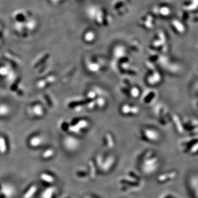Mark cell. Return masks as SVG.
<instances>
[{
	"label": "cell",
	"mask_w": 198,
	"mask_h": 198,
	"mask_svg": "<svg viewBox=\"0 0 198 198\" xmlns=\"http://www.w3.org/2000/svg\"><path fill=\"white\" fill-rule=\"evenodd\" d=\"M53 153L54 152L52 149H48L43 154V157H44V158H48V157H51V156L53 155Z\"/></svg>",
	"instance_id": "24"
},
{
	"label": "cell",
	"mask_w": 198,
	"mask_h": 198,
	"mask_svg": "<svg viewBox=\"0 0 198 198\" xmlns=\"http://www.w3.org/2000/svg\"><path fill=\"white\" fill-rule=\"evenodd\" d=\"M162 198H172L171 196H169V195H168V196H164V197H162Z\"/></svg>",
	"instance_id": "26"
},
{
	"label": "cell",
	"mask_w": 198,
	"mask_h": 198,
	"mask_svg": "<svg viewBox=\"0 0 198 198\" xmlns=\"http://www.w3.org/2000/svg\"><path fill=\"white\" fill-rule=\"evenodd\" d=\"M89 127V122L87 120L81 119L77 121L76 123L71 126L70 130L73 133H79L83 129H85Z\"/></svg>",
	"instance_id": "6"
},
{
	"label": "cell",
	"mask_w": 198,
	"mask_h": 198,
	"mask_svg": "<svg viewBox=\"0 0 198 198\" xmlns=\"http://www.w3.org/2000/svg\"><path fill=\"white\" fill-rule=\"evenodd\" d=\"M11 112L10 107L4 103L0 104V117H4L8 115Z\"/></svg>",
	"instance_id": "13"
},
{
	"label": "cell",
	"mask_w": 198,
	"mask_h": 198,
	"mask_svg": "<svg viewBox=\"0 0 198 198\" xmlns=\"http://www.w3.org/2000/svg\"><path fill=\"white\" fill-rule=\"evenodd\" d=\"M159 160L152 151H147L143 155L141 168L144 173L151 174L158 169Z\"/></svg>",
	"instance_id": "1"
},
{
	"label": "cell",
	"mask_w": 198,
	"mask_h": 198,
	"mask_svg": "<svg viewBox=\"0 0 198 198\" xmlns=\"http://www.w3.org/2000/svg\"><path fill=\"white\" fill-rule=\"evenodd\" d=\"M177 177L176 171H170L162 173L157 177V181L160 183H166L174 179Z\"/></svg>",
	"instance_id": "8"
},
{
	"label": "cell",
	"mask_w": 198,
	"mask_h": 198,
	"mask_svg": "<svg viewBox=\"0 0 198 198\" xmlns=\"http://www.w3.org/2000/svg\"><path fill=\"white\" fill-rule=\"evenodd\" d=\"M90 166V176L92 178H94L96 177V167L95 166L94 164L93 161H90L89 163Z\"/></svg>",
	"instance_id": "21"
},
{
	"label": "cell",
	"mask_w": 198,
	"mask_h": 198,
	"mask_svg": "<svg viewBox=\"0 0 198 198\" xmlns=\"http://www.w3.org/2000/svg\"><path fill=\"white\" fill-rule=\"evenodd\" d=\"M32 111L34 116L38 117L43 116L44 114V110L40 105H34V106L32 107Z\"/></svg>",
	"instance_id": "14"
},
{
	"label": "cell",
	"mask_w": 198,
	"mask_h": 198,
	"mask_svg": "<svg viewBox=\"0 0 198 198\" xmlns=\"http://www.w3.org/2000/svg\"><path fill=\"white\" fill-rule=\"evenodd\" d=\"M88 67L89 70L93 72H97V71H99V68H100L97 63H94V62H90L89 65L88 64Z\"/></svg>",
	"instance_id": "22"
},
{
	"label": "cell",
	"mask_w": 198,
	"mask_h": 198,
	"mask_svg": "<svg viewBox=\"0 0 198 198\" xmlns=\"http://www.w3.org/2000/svg\"><path fill=\"white\" fill-rule=\"evenodd\" d=\"M64 145L65 148L70 151H74L79 146V142L73 136H67L64 139Z\"/></svg>",
	"instance_id": "5"
},
{
	"label": "cell",
	"mask_w": 198,
	"mask_h": 198,
	"mask_svg": "<svg viewBox=\"0 0 198 198\" xmlns=\"http://www.w3.org/2000/svg\"><path fill=\"white\" fill-rule=\"evenodd\" d=\"M198 7V0H190L189 2L184 4L183 6L184 10L188 11H193L196 10Z\"/></svg>",
	"instance_id": "12"
},
{
	"label": "cell",
	"mask_w": 198,
	"mask_h": 198,
	"mask_svg": "<svg viewBox=\"0 0 198 198\" xmlns=\"http://www.w3.org/2000/svg\"><path fill=\"white\" fill-rule=\"evenodd\" d=\"M43 138L39 136H36L30 140V144L33 147H36L40 145L43 143Z\"/></svg>",
	"instance_id": "16"
},
{
	"label": "cell",
	"mask_w": 198,
	"mask_h": 198,
	"mask_svg": "<svg viewBox=\"0 0 198 198\" xmlns=\"http://www.w3.org/2000/svg\"><path fill=\"white\" fill-rule=\"evenodd\" d=\"M142 137L147 142L155 143L157 142L160 138V134L154 128L146 127L142 129Z\"/></svg>",
	"instance_id": "4"
},
{
	"label": "cell",
	"mask_w": 198,
	"mask_h": 198,
	"mask_svg": "<svg viewBox=\"0 0 198 198\" xmlns=\"http://www.w3.org/2000/svg\"><path fill=\"white\" fill-rule=\"evenodd\" d=\"M97 38L96 34L92 30H89L85 33L84 39L85 42L88 43H92Z\"/></svg>",
	"instance_id": "11"
},
{
	"label": "cell",
	"mask_w": 198,
	"mask_h": 198,
	"mask_svg": "<svg viewBox=\"0 0 198 198\" xmlns=\"http://www.w3.org/2000/svg\"><path fill=\"white\" fill-rule=\"evenodd\" d=\"M96 162L97 167L100 171L103 172H107L115 165V158L112 155L104 157L101 155H98L96 158Z\"/></svg>",
	"instance_id": "2"
},
{
	"label": "cell",
	"mask_w": 198,
	"mask_h": 198,
	"mask_svg": "<svg viewBox=\"0 0 198 198\" xmlns=\"http://www.w3.org/2000/svg\"><path fill=\"white\" fill-rule=\"evenodd\" d=\"M105 144L106 147L112 148L114 147V141L110 134H106L105 137Z\"/></svg>",
	"instance_id": "18"
},
{
	"label": "cell",
	"mask_w": 198,
	"mask_h": 198,
	"mask_svg": "<svg viewBox=\"0 0 198 198\" xmlns=\"http://www.w3.org/2000/svg\"><path fill=\"white\" fill-rule=\"evenodd\" d=\"M158 13L163 17H168L171 13V10L168 6H164L158 9Z\"/></svg>",
	"instance_id": "15"
},
{
	"label": "cell",
	"mask_w": 198,
	"mask_h": 198,
	"mask_svg": "<svg viewBox=\"0 0 198 198\" xmlns=\"http://www.w3.org/2000/svg\"><path fill=\"white\" fill-rule=\"evenodd\" d=\"M37 190V188L36 186H33L31 187L29 190L28 191L27 193L25 194L24 196V198H31L33 196H34V193H35Z\"/></svg>",
	"instance_id": "19"
},
{
	"label": "cell",
	"mask_w": 198,
	"mask_h": 198,
	"mask_svg": "<svg viewBox=\"0 0 198 198\" xmlns=\"http://www.w3.org/2000/svg\"><path fill=\"white\" fill-rule=\"evenodd\" d=\"M139 110L138 107L129 104H124L121 107V112L124 115H136Z\"/></svg>",
	"instance_id": "7"
},
{
	"label": "cell",
	"mask_w": 198,
	"mask_h": 198,
	"mask_svg": "<svg viewBox=\"0 0 198 198\" xmlns=\"http://www.w3.org/2000/svg\"><path fill=\"white\" fill-rule=\"evenodd\" d=\"M172 25L176 32L178 34H183L186 31V28L183 24L178 20H173L172 22Z\"/></svg>",
	"instance_id": "10"
},
{
	"label": "cell",
	"mask_w": 198,
	"mask_h": 198,
	"mask_svg": "<svg viewBox=\"0 0 198 198\" xmlns=\"http://www.w3.org/2000/svg\"><path fill=\"white\" fill-rule=\"evenodd\" d=\"M87 13L90 18L94 21L97 25H102L105 23V13L99 6H90L88 8Z\"/></svg>",
	"instance_id": "3"
},
{
	"label": "cell",
	"mask_w": 198,
	"mask_h": 198,
	"mask_svg": "<svg viewBox=\"0 0 198 198\" xmlns=\"http://www.w3.org/2000/svg\"><path fill=\"white\" fill-rule=\"evenodd\" d=\"M1 193L6 198H11L15 193L14 187L9 184H3L1 187Z\"/></svg>",
	"instance_id": "9"
},
{
	"label": "cell",
	"mask_w": 198,
	"mask_h": 198,
	"mask_svg": "<svg viewBox=\"0 0 198 198\" xmlns=\"http://www.w3.org/2000/svg\"><path fill=\"white\" fill-rule=\"evenodd\" d=\"M131 94L132 97H137L139 94V90L137 89V88H132V90H131Z\"/></svg>",
	"instance_id": "25"
},
{
	"label": "cell",
	"mask_w": 198,
	"mask_h": 198,
	"mask_svg": "<svg viewBox=\"0 0 198 198\" xmlns=\"http://www.w3.org/2000/svg\"><path fill=\"white\" fill-rule=\"evenodd\" d=\"M7 150V145L6 143V141L4 138L0 137V152L3 154Z\"/></svg>",
	"instance_id": "20"
},
{
	"label": "cell",
	"mask_w": 198,
	"mask_h": 198,
	"mask_svg": "<svg viewBox=\"0 0 198 198\" xmlns=\"http://www.w3.org/2000/svg\"><path fill=\"white\" fill-rule=\"evenodd\" d=\"M40 177H41L42 180H43L44 181L47 182V183H52L54 181V179L52 177H51V176L48 175V174H45V173L41 174Z\"/></svg>",
	"instance_id": "23"
},
{
	"label": "cell",
	"mask_w": 198,
	"mask_h": 198,
	"mask_svg": "<svg viewBox=\"0 0 198 198\" xmlns=\"http://www.w3.org/2000/svg\"><path fill=\"white\" fill-rule=\"evenodd\" d=\"M55 191V188L52 187H50L46 189L45 191L41 195V198H52L53 196V193Z\"/></svg>",
	"instance_id": "17"
}]
</instances>
